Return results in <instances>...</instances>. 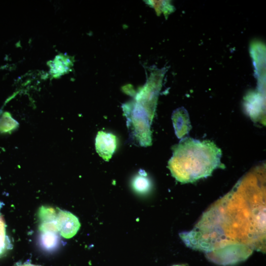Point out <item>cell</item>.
I'll return each mask as SVG.
<instances>
[{
    "label": "cell",
    "mask_w": 266,
    "mask_h": 266,
    "mask_svg": "<svg viewBox=\"0 0 266 266\" xmlns=\"http://www.w3.org/2000/svg\"><path fill=\"white\" fill-rule=\"evenodd\" d=\"M117 146L116 136L102 131L98 133L96 138V148L99 155L105 161L111 158Z\"/></svg>",
    "instance_id": "obj_4"
},
{
    "label": "cell",
    "mask_w": 266,
    "mask_h": 266,
    "mask_svg": "<svg viewBox=\"0 0 266 266\" xmlns=\"http://www.w3.org/2000/svg\"><path fill=\"white\" fill-rule=\"evenodd\" d=\"M132 185L133 189L139 193H145L148 192L150 188L149 180L145 175L141 174L133 178Z\"/></svg>",
    "instance_id": "obj_9"
},
{
    "label": "cell",
    "mask_w": 266,
    "mask_h": 266,
    "mask_svg": "<svg viewBox=\"0 0 266 266\" xmlns=\"http://www.w3.org/2000/svg\"><path fill=\"white\" fill-rule=\"evenodd\" d=\"M17 122L7 113H4L0 118V132L6 133L13 130Z\"/></svg>",
    "instance_id": "obj_10"
},
{
    "label": "cell",
    "mask_w": 266,
    "mask_h": 266,
    "mask_svg": "<svg viewBox=\"0 0 266 266\" xmlns=\"http://www.w3.org/2000/svg\"><path fill=\"white\" fill-rule=\"evenodd\" d=\"M58 233L54 232L41 233L40 241L43 248L47 250H53L59 243Z\"/></svg>",
    "instance_id": "obj_8"
},
{
    "label": "cell",
    "mask_w": 266,
    "mask_h": 266,
    "mask_svg": "<svg viewBox=\"0 0 266 266\" xmlns=\"http://www.w3.org/2000/svg\"><path fill=\"white\" fill-rule=\"evenodd\" d=\"M185 110L178 109L174 112L172 119L177 135L179 136L185 134L188 131V117H186Z\"/></svg>",
    "instance_id": "obj_5"
},
{
    "label": "cell",
    "mask_w": 266,
    "mask_h": 266,
    "mask_svg": "<svg viewBox=\"0 0 266 266\" xmlns=\"http://www.w3.org/2000/svg\"><path fill=\"white\" fill-rule=\"evenodd\" d=\"M12 247L9 237L6 235V224L3 217L0 215V257Z\"/></svg>",
    "instance_id": "obj_6"
},
{
    "label": "cell",
    "mask_w": 266,
    "mask_h": 266,
    "mask_svg": "<svg viewBox=\"0 0 266 266\" xmlns=\"http://www.w3.org/2000/svg\"><path fill=\"white\" fill-rule=\"evenodd\" d=\"M193 249L247 259L266 251L264 172L257 169L240 180L205 211L193 229L180 234Z\"/></svg>",
    "instance_id": "obj_1"
},
{
    "label": "cell",
    "mask_w": 266,
    "mask_h": 266,
    "mask_svg": "<svg viewBox=\"0 0 266 266\" xmlns=\"http://www.w3.org/2000/svg\"><path fill=\"white\" fill-rule=\"evenodd\" d=\"M16 266H40L34 265L30 263H24L22 264H18Z\"/></svg>",
    "instance_id": "obj_11"
},
{
    "label": "cell",
    "mask_w": 266,
    "mask_h": 266,
    "mask_svg": "<svg viewBox=\"0 0 266 266\" xmlns=\"http://www.w3.org/2000/svg\"><path fill=\"white\" fill-rule=\"evenodd\" d=\"M58 210V208H55L50 206H41L37 213L40 223L55 221Z\"/></svg>",
    "instance_id": "obj_7"
},
{
    "label": "cell",
    "mask_w": 266,
    "mask_h": 266,
    "mask_svg": "<svg viewBox=\"0 0 266 266\" xmlns=\"http://www.w3.org/2000/svg\"><path fill=\"white\" fill-rule=\"evenodd\" d=\"M172 266H188L186 265H175Z\"/></svg>",
    "instance_id": "obj_12"
},
{
    "label": "cell",
    "mask_w": 266,
    "mask_h": 266,
    "mask_svg": "<svg viewBox=\"0 0 266 266\" xmlns=\"http://www.w3.org/2000/svg\"><path fill=\"white\" fill-rule=\"evenodd\" d=\"M221 157V150L213 142L186 138L173 147L168 168L177 181L193 182L220 166Z\"/></svg>",
    "instance_id": "obj_2"
},
{
    "label": "cell",
    "mask_w": 266,
    "mask_h": 266,
    "mask_svg": "<svg viewBox=\"0 0 266 266\" xmlns=\"http://www.w3.org/2000/svg\"><path fill=\"white\" fill-rule=\"evenodd\" d=\"M56 222L58 232L66 238H70L74 236L80 227V223L76 216L70 212L59 208Z\"/></svg>",
    "instance_id": "obj_3"
}]
</instances>
